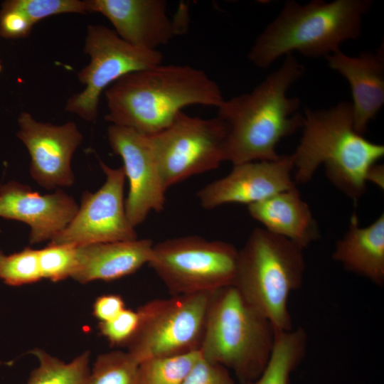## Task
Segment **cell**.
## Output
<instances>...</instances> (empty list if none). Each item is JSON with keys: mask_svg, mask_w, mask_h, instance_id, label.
Returning <instances> with one entry per match:
<instances>
[{"mask_svg": "<svg viewBox=\"0 0 384 384\" xmlns=\"http://www.w3.org/2000/svg\"><path fill=\"white\" fill-rule=\"evenodd\" d=\"M304 73V66L288 54L250 92L224 100L217 117L226 128L225 161L235 165L279 158L277 144L302 127L301 101L287 92Z\"/></svg>", "mask_w": 384, "mask_h": 384, "instance_id": "1", "label": "cell"}, {"mask_svg": "<svg viewBox=\"0 0 384 384\" xmlns=\"http://www.w3.org/2000/svg\"><path fill=\"white\" fill-rule=\"evenodd\" d=\"M105 95L106 121L146 135L167 127L186 107L218 108L225 100L219 85L203 70L162 63L123 76Z\"/></svg>", "mask_w": 384, "mask_h": 384, "instance_id": "2", "label": "cell"}, {"mask_svg": "<svg viewBox=\"0 0 384 384\" xmlns=\"http://www.w3.org/2000/svg\"><path fill=\"white\" fill-rule=\"evenodd\" d=\"M302 135L292 154L294 181H309L324 165L329 180L356 203L366 189L368 170L384 156V146L369 141L354 128L351 102L328 109L304 110Z\"/></svg>", "mask_w": 384, "mask_h": 384, "instance_id": "3", "label": "cell"}, {"mask_svg": "<svg viewBox=\"0 0 384 384\" xmlns=\"http://www.w3.org/2000/svg\"><path fill=\"white\" fill-rule=\"evenodd\" d=\"M371 0L287 1L279 14L257 36L247 54L259 68L297 52L308 58L326 57L341 43L358 39Z\"/></svg>", "mask_w": 384, "mask_h": 384, "instance_id": "4", "label": "cell"}, {"mask_svg": "<svg viewBox=\"0 0 384 384\" xmlns=\"http://www.w3.org/2000/svg\"><path fill=\"white\" fill-rule=\"evenodd\" d=\"M277 330L230 285L210 293L201 356L231 370L241 384L256 380L272 354Z\"/></svg>", "mask_w": 384, "mask_h": 384, "instance_id": "5", "label": "cell"}, {"mask_svg": "<svg viewBox=\"0 0 384 384\" xmlns=\"http://www.w3.org/2000/svg\"><path fill=\"white\" fill-rule=\"evenodd\" d=\"M304 250L264 228H255L239 250L233 286L277 331L292 329V293L302 284Z\"/></svg>", "mask_w": 384, "mask_h": 384, "instance_id": "6", "label": "cell"}, {"mask_svg": "<svg viewBox=\"0 0 384 384\" xmlns=\"http://www.w3.org/2000/svg\"><path fill=\"white\" fill-rule=\"evenodd\" d=\"M238 252L228 242L181 236L154 244L148 265L172 296L210 293L233 285Z\"/></svg>", "mask_w": 384, "mask_h": 384, "instance_id": "7", "label": "cell"}, {"mask_svg": "<svg viewBox=\"0 0 384 384\" xmlns=\"http://www.w3.org/2000/svg\"><path fill=\"white\" fill-rule=\"evenodd\" d=\"M210 293L175 295L141 306L137 309L139 325L126 351L139 364L198 351Z\"/></svg>", "mask_w": 384, "mask_h": 384, "instance_id": "8", "label": "cell"}, {"mask_svg": "<svg viewBox=\"0 0 384 384\" xmlns=\"http://www.w3.org/2000/svg\"><path fill=\"white\" fill-rule=\"evenodd\" d=\"M149 137L166 189L225 161L226 128L217 116L203 119L182 111Z\"/></svg>", "mask_w": 384, "mask_h": 384, "instance_id": "9", "label": "cell"}, {"mask_svg": "<svg viewBox=\"0 0 384 384\" xmlns=\"http://www.w3.org/2000/svg\"><path fill=\"white\" fill-rule=\"evenodd\" d=\"M90 61L78 73L85 89L66 102V112L86 121H94L98 113L101 94L123 76L162 63L159 50L134 46L103 25H89L84 47Z\"/></svg>", "mask_w": 384, "mask_h": 384, "instance_id": "10", "label": "cell"}, {"mask_svg": "<svg viewBox=\"0 0 384 384\" xmlns=\"http://www.w3.org/2000/svg\"><path fill=\"white\" fill-rule=\"evenodd\" d=\"M100 166L105 183L95 193L84 192L75 216L50 243L80 246L137 239L126 215L123 167L112 168L102 161Z\"/></svg>", "mask_w": 384, "mask_h": 384, "instance_id": "11", "label": "cell"}, {"mask_svg": "<svg viewBox=\"0 0 384 384\" xmlns=\"http://www.w3.org/2000/svg\"><path fill=\"white\" fill-rule=\"evenodd\" d=\"M107 138L112 151L123 161L129 192L125 199L126 215L134 228L150 212H160L166 202L161 174L149 135L132 129L110 124Z\"/></svg>", "mask_w": 384, "mask_h": 384, "instance_id": "12", "label": "cell"}, {"mask_svg": "<svg viewBox=\"0 0 384 384\" xmlns=\"http://www.w3.org/2000/svg\"><path fill=\"white\" fill-rule=\"evenodd\" d=\"M18 124L17 136L30 154L33 179L47 190L73 186L75 176L71 160L83 139L76 124L68 122L54 125L37 121L23 112Z\"/></svg>", "mask_w": 384, "mask_h": 384, "instance_id": "13", "label": "cell"}, {"mask_svg": "<svg viewBox=\"0 0 384 384\" xmlns=\"http://www.w3.org/2000/svg\"><path fill=\"white\" fill-rule=\"evenodd\" d=\"M293 170L292 154L280 155L274 161L235 164L228 175L200 189L197 197L206 210L229 203L249 206L296 187Z\"/></svg>", "mask_w": 384, "mask_h": 384, "instance_id": "14", "label": "cell"}, {"mask_svg": "<svg viewBox=\"0 0 384 384\" xmlns=\"http://www.w3.org/2000/svg\"><path fill=\"white\" fill-rule=\"evenodd\" d=\"M78 209L74 198L62 189L41 195L17 181L0 186V217L26 223L31 228V245L52 240L68 225Z\"/></svg>", "mask_w": 384, "mask_h": 384, "instance_id": "15", "label": "cell"}, {"mask_svg": "<svg viewBox=\"0 0 384 384\" xmlns=\"http://www.w3.org/2000/svg\"><path fill=\"white\" fill-rule=\"evenodd\" d=\"M88 13L104 16L124 41L137 47L158 50L180 31L167 13L164 0H86Z\"/></svg>", "mask_w": 384, "mask_h": 384, "instance_id": "16", "label": "cell"}, {"mask_svg": "<svg viewBox=\"0 0 384 384\" xmlns=\"http://www.w3.org/2000/svg\"><path fill=\"white\" fill-rule=\"evenodd\" d=\"M328 66L349 83L355 130L363 135L384 104V44L350 56L338 50L325 57Z\"/></svg>", "mask_w": 384, "mask_h": 384, "instance_id": "17", "label": "cell"}, {"mask_svg": "<svg viewBox=\"0 0 384 384\" xmlns=\"http://www.w3.org/2000/svg\"><path fill=\"white\" fill-rule=\"evenodd\" d=\"M154 242L149 239L78 246L77 265L71 278L80 284L112 281L134 273L149 262Z\"/></svg>", "mask_w": 384, "mask_h": 384, "instance_id": "18", "label": "cell"}, {"mask_svg": "<svg viewBox=\"0 0 384 384\" xmlns=\"http://www.w3.org/2000/svg\"><path fill=\"white\" fill-rule=\"evenodd\" d=\"M247 210L264 229L303 250L320 237L319 225L297 187L250 204Z\"/></svg>", "mask_w": 384, "mask_h": 384, "instance_id": "19", "label": "cell"}, {"mask_svg": "<svg viewBox=\"0 0 384 384\" xmlns=\"http://www.w3.org/2000/svg\"><path fill=\"white\" fill-rule=\"evenodd\" d=\"M332 258L348 272L384 284V215L366 227L353 213L348 231L335 245Z\"/></svg>", "mask_w": 384, "mask_h": 384, "instance_id": "20", "label": "cell"}, {"mask_svg": "<svg viewBox=\"0 0 384 384\" xmlns=\"http://www.w3.org/2000/svg\"><path fill=\"white\" fill-rule=\"evenodd\" d=\"M308 335L301 326L277 331L270 360L255 380L246 384H290L292 373L304 360Z\"/></svg>", "mask_w": 384, "mask_h": 384, "instance_id": "21", "label": "cell"}, {"mask_svg": "<svg viewBox=\"0 0 384 384\" xmlns=\"http://www.w3.org/2000/svg\"><path fill=\"white\" fill-rule=\"evenodd\" d=\"M31 352L38 365L32 370L26 384H87L90 371L89 351L69 362H64L39 348Z\"/></svg>", "mask_w": 384, "mask_h": 384, "instance_id": "22", "label": "cell"}, {"mask_svg": "<svg viewBox=\"0 0 384 384\" xmlns=\"http://www.w3.org/2000/svg\"><path fill=\"white\" fill-rule=\"evenodd\" d=\"M200 351L144 361L139 364L138 384H182Z\"/></svg>", "mask_w": 384, "mask_h": 384, "instance_id": "23", "label": "cell"}, {"mask_svg": "<svg viewBox=\"0 0 384 384\" xmlns=\"http://www.w3.org/2000/svg\"><path fill=\"white\" fill-rule=\"evenodd\" d=\"M138 368L127 351L104 353L90 368L87 384H138Z\"/></svg>", "mask_w": 384, "mask_h": 384, "instance_id": "24", "label": "cell"}, {"mask_svg": "<svg viewBox=\"0 0 384 384\" xmlns=\"http://www.w3.org/2000/svg\"><path fill=\"white\" fill-rule=\"evenodd\" d=\"M0 279L10 286H21L38 282L42 278L38 250L26 247L5 255L0 262Z\"/></svg>", "mask_w": 384, "mask_h": 384, "instance_id": "25", "label": "cell"}, {"mask_svg": "<svg viewBox=\"0 0 384 384\" xmlns=\"http://www.w3.org/2000/svg\"><path fill=\"white\" fill-rule=\"evenodd\" d=\"M78 246L73 244L48 245L38 250L39 265L43 279L59 282L71 278L77 265Z\"/></svg>", "mask_w": 384, "mask_h": 384, "instance_id": "26", "label": "cell"}, {"mask_svg": "<svg viewBox=\"0 0 384 384\" xmlns=\"http://www.w3.org/2000/svg\"><path fill=\"white\" fill-rule=\"evenodd\" d=\"M5 3L22 12L33 26L51 16L88 13L86 0H9Z\"/></svg>", "mask_w": 384, "mask_h": 384, "instance_id": "27", "label": "cell"}, {"mask_svg": "<svg viewBox=\"0 0 384 384\" xmlns=\"http://www.w3.org/2000/svg\"><path fill=\"white\" fill-rule=\"evenodd\" d=\"M139 321L137 310L125 308L112 319L99 322V330L110 344L126 346L134 335Z\"/></svg>", "mask_w": 384, "mask_h": 384, "instance_id": "28", "label": "cell"}, {"mask_svg": "<svg viewBox=\"0 0 384 384\" xmlns=\"http://www.w3.org/2000/svg\"><path fill=\"white\" fill-rule=\"evenodd\" d=\"M182 384H236L230 370L200 356Z\"/></svg>", "mask_w": 384, "mask_h": 384, "instance_id": "29", "label": "cell"}, {"mask_svg": "<svg viewBox=\"0 0 384 384\" xmlns=\"http://www.w3.org/2000/svg\"><path fill=\"white\" fill-rule=\"evenodd\" d=\"M33 25L21 11L9 6L5 1L0 11V35L5 38L27 37Z\"/></svg>", "mask_w": 384, "mask_h": 384, "instance_id": "30", "label": "cell"}, {"mask_svg": "<svg viewBox=\"0 0 384 384\" xmlns=\"http://www.w3.org/2000/svg\"><path fill=\"white\" fill-rule=\"evenodd\" d=\"M125 308L124 302L120 295L107 294L101 295L95 299L92 312L99 322H105L117 316Z\"/></svg>", "mask_w": 384, "mask_h": 384, "instance_id": "31", "label": "cell"}, {"mask_svg": "<svg viewBox=\"0 0 384 384\" xmlns=\"http://www.w3.org/2000/svg\"><path fill=\"white\" fill-rule=\"evenodd\" d=\"M366 181H370L383 190L384 188V166L378 163L373 164L368 170Z\"/></svg>", "mask_w": 384, "mask_h": 384, "instance_id": "32", "label": "cell"}, {"mask_svg": "<svg viewBox=\"0 0 384 384\" xmlns=\"http://www.w3.org/2000/svg\"><path fill=\"white\" fill-rule=\"evenodd\" d=\"M4 256V254L0 250V262L2 260Z\"/></svg>", "mask_w": 384, "mask_h": 384, "instance_id": "33", "label": "cell"}, {"mask_svg": "<svg viewBox=\"0 0 384 384\" xmlns=\"http://www.w3.org/2000/svg\"><path fill=\"white\" fill-rule=\"evenodd\" d=\"M1 68H2V67H1V61H0V71H1Z\"/></svg>", "mask_w": 384, "mask_h": 384, "instance_id": "34", "label": "cell"}, {"mask_svg": "<svg viewBox=\"0 0 384 384\" xmlns=\"http://www.w3.org/2000/svg\"><path fill=\"white\" fill-rule=\"evenodd\" d=\"M2 364L1 361H0V366Z\"/></svg>", "mask_w": 384, "mask_h": 384, "instance_id": "35", "label": "cell"}]
</instances>
